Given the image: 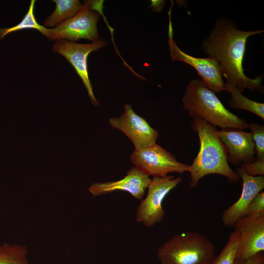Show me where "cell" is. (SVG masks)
<instances>
[{
  "label": "cell",
  "mask_w": 264,
  "mask_h": 264,
  "mask_svg": "<svg viewBox=\"0 0 264 264\" xmlns=\"http://www.w3.org/2000/svg\"><path fill=\"white\" fill-rule=\"evenodd\" d=\"M25 246L4 243L0 245V264H29Z\"/></svg>",
  "instance_id": "cell-17"
},
{
  "label": "cell",
  "mask_w": 264,
  "mask_h": 264,
  "mask_svg": "<svg viewBox=\"0 0 264 264\" xmlns=\"http://www.w3.org/2000/svg\"><path fill=\"white\" fill-rule=\"evenodd\" d=\"M234 264H264V255L263 252L243 260H235Z\"/></svg>",
  "instance_id": "cell-23"
},
{
  "label": "cell",
  "mask_w": 264,
  "mask_h": 264,
  "mask_svg": "<svg viewBox=\"0 0 264 264\" xmlns=\"http://www.w3.org/2000/svg\"><path fill=\"white\" fill-rule=\"evenodd\" d=\"M171 5L169 11L168 44L170 56L172 61L185 62L192 66L201 77L209 88L215 93L225 90L226 83L223 79L219 63L211 57L198 58L190 55L181 50L173 39L171 21Z\"/></svg>",
  "instance_id": "cell-8"
},
{
  "label": "cell",
  "mask_w": 264,
  "mask_h": 264,
  "mask_svg": "<svg viewBox=\"0 0 264 264\" xmlns=\"http://www.w3.org/2000/svg\"><path fill=\"white\" fill-rule=\"evenodd\" d=\"M55 8L44 22V26L53 28L76 15L83 4L78 0H53Z\"/></svg>",
  "instance_id": "cell-15"
},
{
  "label": "cell",
  "mask_w": 264,
  "mask_h": 264,
  "mask_svg": "<svg viewBox=\"0 0 264 264\" xmlns=\"http://www.w3.org/2000/svg\"><path fill=\"white\" fill-rule=\"evenodd\" d=\"M215 250L204 235L188 231L172 236L159 247L157 256L160 264H210Z\"/></svg>",
  "instance_id": "cell-4"
},
{
  "label": "cell",
  "mask_w": 264,
  "mask_h": 264,
  "mask_svg": "<svg viewBox=\"0 0 264 264\" xmlns=\"http://www.w3.org/2000/svg\"><path fill=\"white\" fill-rule=\"evenodd\" d=\"M151 180L148 175L136 167H132L122 179L114 181L95 183L89 187L88 190L94 197L115 191H122L141 200Z\"/></svg>",
  "instance_id": "cell-14"
},
{
  "label": "cell",
  "mask_w": 264,
  "mask_h": 264,
  "mask_svg": "<svg viewBox=\"0 0 264 264\" xmlns=\"http://www.w3.org/2000/svg\"><path fill=\"white\" fill-rule=\"evenodd\" d=\"M240 234L236 260H243L264 251V215L245 216L233 226Z\"/></svg>",
  "instance_id": "cell-11"
},
{
  "label": "cell",
  "mask_w": 264,
  "mask_h": 264,
  "mask_svg": "<svg viewBox=\"0 0 264 264\" xmlns=\"http://www.w3.org/2000/svg\"><path fill=\"white\" fill-rule=\"evenodd\" d=\"M110 124L121 131L133 144L135 149H143L154 144L159 133L147 121L137 114L129 104H125L119 117L109 119Z\"/></svg>",
  "instance_id": "cell-10"
},
{
  "label": "cell",
  "mask_w": 264,
  "mask_h": 264,
  "mask_svg": "<svg viewBox=\"0 0 264 264\" xmlns=\"http://www.w3.org/2000/svg\"><path fill=\"white\" fill-rule=\"evenodd\" d=\"M225 91L231 94L230 106L250 112L264 119V104L251 100L241 93L236 86L226 83Z\"/></svg>",
  "instance_id": "cell-16"
},
{
  "label": "cell",
  "mask_w": 264,
  "mask_h": 264,
  "mask_svg": "<svg viewBox=\"0 0 264 264\" xmlns=\"http://www.w3.org/2000/svg\"><path fill=\"white\" fill-rule=\"evenodd\" d=\"M264 215V192L259 193L250 203L246 216Z\"/></svg>",
  "instance_id": "cell-21"
},
{
  "label": "cell",
  "mask_w": 264,
  "mask_h": 264,
  "mask_svg": "<svg viewBox=\"0 0 264 264\" xmlns=\"http://www.w3.org/2000/svg\"><path fill=\"white\" fill-rule=\"evenodd\" d=\"M218 135L224 144L229 163L234 165L255 160V144L250 132L235 128H221Z\"/></svg>",
  "instance_id": "cell-13"
},
{
  "label": "cell",
  "mask_w": 264,
  "mask_h": 264,
  "mask_svg": "<svg viewBox=\"0 0 264 264\" xmlns=\"http://www.w3.org/2000/svg\"><path fill=\"white\" fill-rule=\"evenodd\" d=\"M180 177L173 176L163 177H154L147 188L146 196L138 205L136 220L147 227H151L161 222L165 216L162 203L169 193L181 183Z\"/></svg>",
  "instance_id": "cell-6"
},
{
  "label": "cell",
  "mask_w": 264,
  "mask_h": 264,
  "mask_svg": "<svg viewBox=\"0 0 264 264\" xmlns=\"http://www.w3.org/2000/svg\"><path fill=\"white\" fill-rule=\"evenodd\" d=\"M263 32V29L239 30L234 22L220 17L216 20L211 33L202 42L203 51L219 63L227 83L236 86L242 93L246 89L260 91L263 89L262 76L249 78L243 67L247 39Z\"/></svg>",
  "instance_id": "cell-1"
},
{
  "label": "cell",
  "mask_w": 264,
  "mask_h": 264,
  "mask_svg": "<svg viewBox=\"0 0 264 264\" xmlns=\"http://www.w3.org/2000/svg\"><path fill=\"white\" fill-rule=\"evenodd\" d=\"M236 172L242 179V188L238 199L222 214V223L227 227H233L238 220L246 215L250 203L264 188V176H251L242 166L238 168Z\"/></svg>",
  "instance_id": "cell-12"
},
{
  "label": "cell",
  "mask_w": 264,
  "mask_h": 264,
  "mask_svg": "<svg viewBox=\"0 0 264 264\" xmlns=\"http://www.w3.org/2000/svg\"><path fill=\"white\" fill-rule=\"evenodd\" d=\"M240 237L235 229L230 233L227 242L221 252L215 256L210 264H234Z\"/></svg>",
  "instance_id": "cell-18"
},
{
  "label": "cell",
  "mask_w": 264,
  "mask_h": 264,
  "mask_svg": "<svg viewBox=\"0 0 264 264\" xmlns=\"http://www.w3.org/2000/svg\"><path fill=\"white\" fill-rule=\"evenodd\" d=\"M252 138L255 144L256 159L264 160V127L257 123L249 124Z\"/></svg>",
  "instance_id": "cell-20"
},
{
  "label": "cell",
  "mask_w": 264,
  "mask_h": 264,
  "mask_svg": "<svg viewBox=\"0 0 264 264\" xmlns=\"http://www.w3.org/2000/svg\"><path fill=\"white\" fill-rule=\"evenodd\" d=\"M103 3V0H86L74 16L54 28L44 26L41 33L56 41L65 40L75 42L81 39L97 41L99 40L97 25Z\"/></svg>",
  "instance_id": "cell-5"
},
{
  "label": "cell",
  "mask_w": 264,
  "mask_h": 264,
  "mask_svg": "<svg viewBox=\"0 0 264 264\" xmlns=\"http://www.w3.org/2000/svg\"><path fill=\"white\" fill-rule=\"evenodd\" d=\"M35 2V0H31L27 12L19 23L10 28H0V40L8 34L22 30L35 29L41 32L44 26L39 24L36 19L34 14Z\"/></svg>",
  "instance_id": "cell-19"
},
{
  "label": "cell",
  "mask_w": 264,
  "mask_h": 264,
  "mask_svg": "<svg viewBox=\"0 0 264 264\" xmlns=\"http://www.w3.org/2000/svg\"><path fill=\"white\" fill-rule=\"evenodd\" d=\"M106 45V42L102 39L88 44L60 40L56 41L52 47L53 52L64 56L71 64L83 82L88 96L94 106L99 105V103L93 92L88 71L87 58L91 52L98 50Z\"/></svg>",
  "instance_id": "cell-9"
},
{
  "label": "cell",
  "mask_w": 264,
  "mask_h": 264,
  "mask_svg": "<svg viewBox=\"0 0 264 264\" xmlns=\"http://www.w3.org/2000/svg\"><path fill=\"white\" fill-rule=\"evenodd\" d=\"M245 172L249 175L253 176H264V160L255 159L251 163L241 164Z\"/></svg>",
  "instance_id": "cell-22"
},
{
  "label": "cell",
  "mask_w": 264,
  "mask_h": 264,
  "mask_svg": "<svg viewBox=\"0 0 264 264\" xmlns=\"http://www.w3.org/2000/svg\"><path fill=\"white\" fill-rule=\"evenodd\" d=\"M191 127L198 134L200 149L189 165V186L196 187L202 177L211 174L224 176L231 183L238 182L240 177L229 164L225 147L218 135L216 127L198 118L193 119Z\"/></svg>",
  "instance_id": "cell-2"
},
{
  "label": "cell",
  "mask_w": 264,
  "mask_h": 264,
  "mask_svg": "<svg viewBox=\"0 0 264 264\" xmlns=\"http://www.w3.org/2000/svg\"><path fill=\"white\" fill-rule=\"evenodd\" d=\"M132 163L145 174L156 177L167 176L171 173L188 172L189 165L179 162L173 154L156 143L135 149L130 156Z\"/></svg>",
  "instance_id": "cell-7"
},
{
  "label": "cell",
  "mask_w": 264,
  "mask_h": 264,
  "mask_svg": "<svg viewBox=\"0 0 264 264\" xmlns=\"http://www.w3.org/2000/svg\"><path fill=\"white\" fill-rule=\"evenodd\" d=\"M182 101L183 108L194 118L221 128H248L249 123L227 110L202 79L189 82Z\"/></svg>",
  "instance_id": "cell-3"
}]
</instances>
